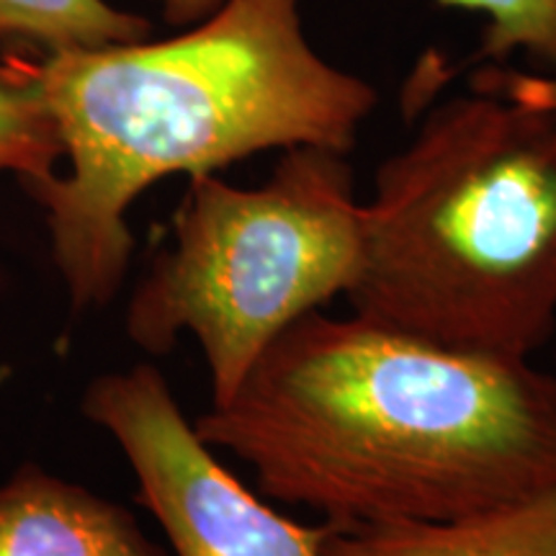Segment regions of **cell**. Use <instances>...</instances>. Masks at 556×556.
Instances as JSON below:
<instances>
[{"mask_svg":"<svg viewBox=\"0 0 556 556\" xmlns=\"http://www.w3.org/2000/svg\"><path fill=\"white\" fill-rule=\"evenodd\" d=\"M208 5L212 16L180 37L67 47L9 65L70 163L67 176L24 189L47 208L75 312L119 294L135 253L127 214L160 178L217 173L266 150L345 155L377 109V90L309 45L302 0Z\"/></svg>","mask_w":556,"mask_h":556,"instance_id":"obj_2","label":"cell"},{"mask_svg":"<svg viewBox=\"0 0 556 556\" xmlns=\"http://www.w3.org/2000/svg\"><path fill=\"white\" fill-rule=\"evenodd\" d=\"M325 556H556V484L433 523L336 526Z\"/></svg>","mask_w":556,"mask_h":556,"instance_id":"obj_7","label":"cell"},{"mask_svg":"<svg viewBox=\"0 0 556 556\" xmlns=\"http://www.w3.org/2000/svg\"><path fill=\"white\" fill-rule=\"evenodd\" d=\"M80 407L127 456L137 500L176 556H325L336 526L294 523L253 495L201 441L157 366L101 374Z\"/></svg>","mask_w":556,"mask_h":556,"instance_id":"obj_5","label":"cell"},{"mask_svg":"<svg viewBox=\"0 0 556 556\" xmlns=\"http://www.w3.org/2000/svg\"><path fill=\"white\" fill-rule=\"evenodd\" d=\"M338 528L433 523L556 484V374L309 312L193 422Z\"/></svg>","mask_w":556,"mask_h":556,"instance_id":"obj_1","label":"cell"},{"mask_svg":"<svg viewBox=\"0 0 556 556\" xmlns=\"http://www.w3.org/2000/svg\"><path fill=\"white\" fill-rule=\"evenodd\" d=\"M62 148L52 122L13 70L0 67V170H13L21 184L47 178Z\"/></svg>","mask_w":556,"mask_h":556,"instance_id":"obj_10","label":"cell"},{"mask_svg":"<svg viewBox=\"0 0 556 556\" xmlns=\"http://www.w3.org/2000/svg\"><path fill=\"white\" fill-rule=\"evenodd\" d=\"M361 261L364 201L340 152L283 150L255 189L204 173L173 217V245L131 291L124 330L150 356L197 338L222 405L283 330L351 291Z\"/></svg>","mask_w":556,"mask_h":556,"instance_id":"obj_4","label":"cell"},{"mask_svg":"<svg viewBox=\"0 0 556 556\" xmlns=\"http://www.w3.org/2000/svg\"><path fill=\"white\" fill-rule=\"evenodd\" d=\"M0 556H168L137 518L88 486L26 464L0 484Z\"/></svg>","mask_w":556,"mask_h":556,"instance_id":"obj_6","label":"cell"},{"mask_svg":"<svg viewBox=\"0 0 556 556\" xmlns=\"http://www.w3.org/2000/svg\"><path fill=\"white\" fill-rule=\"evenodd\" d=\"M471 88L492 90V93L505 96L510 101L556 114V78H548V75H528L516 73V70L484 67L475 75Z\"/></svg>","mask_w":556,"mask_h":556,"instance_id":"obj_11","label":"cell"},{"mask_svg":"<svg viewBox=\"0 0 556 556\" xmlns=\"http://www.w3.org/2000/svg\"><path fill=\"white\" fill-rule=\"evenodd\" d=\"M170 21H193L206 13L208 0H160ZM469 11H482L486 29L482 34L479 58L500 60L513 52L556 67V0H441Z\"/></svg>","mask_w":556,"mask_h":556,"instance_id":"obj_9","label":"cell"},{"mask_svg":"<svg viewBox=\"0 0 556 556\" xmlns=\"http://www.w3.org/2000/svg\"><path fill=\"white\" fill-rule=\"evenodd\" d=\"M348 304L422 343L528 361L556 330V114L484 88L379 165Z\"/></svg>","mask_w":556,"mask_h":556,"instance_id":"obj_3","label":"cell"},{"mask_svg":"<svg viewBox=\"0 0 556 556\" xmlns=\"http://www.w3.org/2000/svg\"><path fill=\"white\" fill-rule=\"evenodd\" d=\"M150 29L148 18L106 0H0V37L39 41L47 50L124 45Z\"/></svg>","mask_w":556,"mask_h":556,"instance_id":"obj_8","label":"cell"}]
</instances>
